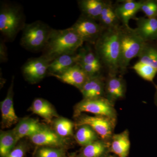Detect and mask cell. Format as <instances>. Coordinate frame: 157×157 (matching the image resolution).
Here are the masks:
<instances>
[{
    "label": "cell",
    "mask_w": 157,
    "mask_h": 157,
    "mask_svg": "<svg viewBox=\"0 0 157 157\" xmlns=\"http://www.w3.org/2000/svg\"><path fill=\"white\" fill-rule=\"evenodd\" d=\"M120 26L104 29L95 44V52L110 75L120 71Z\"/></svg>",
    "instance_id": "1"
},
{
    "label": "cell",
    "mask_w": 157,
    "mask_h": 157,
    "mask_svg": "<svg viewBox=\"0 0 157 157\" xmlns=\"http://www.w3.org/2000/svg\"><path fill=\"white\" fill-rule=\"evenodd\" d=\"M84 42L71 27L63 30L52 29L42 56L51 62L60 56L76 53Z\"/></svg>",
    "instance_id": "2"
},
{
    "label": "cell",
    "mask_w": 157,
    "mask_h": 157,
    "mask_svg": "<svg viewBox=\"0 0 157 157\" xmlns=\"http://www.w3.org/2000/svg\"><path fill=\"white\" fill-rule=\"evenodd\" d=\"M120 71L127 70L131 60L138 57L146 42L138 35L135 29L122 25L120 27Z\"/></svg>",
    "instance_id": "3"
},
{
    "label": "cell",
    "mask_w": 157,
    "mask_h": 157,
    "mask_svg": "<svg viewBox=\"0 0 157 157\" xmlns=\"http://www.w3.org/2000/svg\"><path fill=\"white\" fill-rule=\"evenodd\" d=\"M52 29L40 21L26 24L22 30L21 45L29 51L43 50L47 45Z\"/></svg>",
    "instance_id": "4"
},
{
    "label": "cell",
    "mask_w": 157,
    "mask_h": 157,
    "mask_svg": "<svg viewBox=\"0 0 157 157\" xmlns=\"http://www.w3.org/2000/svg\"><path fill=\"white\" fill-rule=\"evenodd\" d=\"M25 24L24 15L19 6L9 4L1 6L0 31L6 39H14Z\"/></svg>",
    "instance_id": "5"
},
{
    "label": "cell",
    "mask_w": 157,
    "mask_h": 157,
    "mask_svg": "<svg viewBox=\"0 0 157 157\" xmlns=\"http://www.w3.org/2000/svg\"><path fill=\"white\" fill-rule=\"evenodd\" d=\"M84 112L106 117L116 121L117 113L113 103L104 97L97 99H83L79 102L75 106L74 115L78 116Z\"/></svg>",
    "instance_id": "6"
},
{
    "label": "cell",
    "mask_w": 157,
    "mask_h": 157,
    "mask_svg": "<svg viewBox=\"0 0 157 157\" xmlns=\"http://www.w3.org/2000/svg\"><path fill=\"white\" fill-rule=\"evenodd\" d=\"M116 121L101 116L84 115L78 118L76 125L78 127L84 125L89 126L101 137V140L109 142L113 135Z\"/></svg>",
    "instance_id": "7"
},
{
    "label": "cell",
    "mask_w": 157,
    "mask_h": 157,
    "mask_svg": "<svg viewBox=\"0 0 157 157\" xmlns=\"http://www.w3.org/2000/svg\"><path fill=\"white\" fill-rule=\"evenodd\" d=\"M83 42L95 44L104 29L96 21L81 15L71 27Z\"/></svg>",
    "instance_id": "8"
},
{
    "label": "cell",
    "mask_w": 157,
    "mask_h": 157,
    "mask_svg": "<svg viewBox=\"0 0 157 157\" xmlns=\"http://www.w3.org/2000/svg\"><path fill=\"white\" fill-rule=\"evenodd\" d=\"M50 63L49 60L42 56L29 59L22 67L24 76L30 82H38L43 79L48 73Z\"/></svg>",
    "instance_id": "9"
},
{
    "label": "cell",
    "mask_w": 157,
    "mask_h": 157,
    "mask_svg": "<svg viewBox=\"0 0 157 157\" xmlns=\"http://www.w3.org/2000/svg\"><path fill=\"white\" fill-rule=\"evenodd\" d=\"M80 59L78 64L89 76L99 75L102 68V63L95 52L90 47L86 46L79 49Z\"/></svg>",
    "instance_id": "10"
},
{
    "label": "cell",
    "mask_w": 157,
    "mask_h": 157,
    "mask_svg": "<svg viewBox=\"0 0 157 157\" xmlns=\"http://www.w3.org/2000/svg\"><path fill=\"white\" fill-rule=\"evenodd\" d=\"M34 144L41 147L63 148L65 140L55 132L47 128L42 127L39 132L29 137Z\"/></svg>",
    "instance_id": "11"
},
{
    "label": "cell",
    "mask_w": 157,
    "mask_h": 157,
    "mask_svg": "<svg viewBox=\"0 0 157 157\" xmlns=\"http://www.w3.org/2000/svg\"><path fill=\"white\" fill-rule=\"evenodd\" d=\"M142 1L132 0L121 1L114 6L116 13L122 25L129 26V21L131 19H136V14L140 11Z\"/></svg>",
    "instance_id": "12"
},
{
    "label": "cell",
    "mask_w": 157,
    "mask_h": 157,
    "mask_svg": "<svg viewBox=\"0 0 157 157\" xmlns=\"http://www.w3.org/2000/svg\"><path fill=\"white\" fill-rule=\"evenodd\" d=\"M13 80L8 90L6 98L1 103L2 126L3 128H9L16 124L18 121L13 103Z\"/></svg>",
    "instance_id": "13"
},
{
    "label": "cell",
    "mask_w": 157,
    "mask_h": 157,
    "mask_svg": "<svg viewBox=\"0 0 157 157\" xmlns=\"http://www.w3.org/2000/svg\"><path fill=\"white\" fill-rule=\"evenodd\" d=\"M59 80L80 90L90 76L77 64L59 75H53Z\"/></svg>",
    "instance_id": "14"
},
{
    "label": "cell",
    "mask_w": 157,
    "mask_h": 157,
    "mask_svg": "<svg viewBox=\"0 0 157 157\" xmlns=\"http://www.w3.org/2000/svg\"><path fill=\"white\" fill-rule=\"evenodd\" d=\"M126 85L124 80L117 75H110L105 82V94L106 98L112 103L124 98Z\"/></svg>",
    "instance_id": "15"
},
{
    "label": "cell",
    "mask_w": 157,
    "mask_h": 157,
    "mask_svg": "<svg viewBox=\"0 0 157 157\" xmlns=\"http://www.w3.org/2000/svg\"><path fill=\"white\" fill-rule=\"evenodd\" d=\"M80 57L79 52L66 54L57 57L49 64L48 74L52 76L61 74L71 67L77 64Z\"/></svg>",
    "instance_id": "16"
},
{
    "label": "cell",
    "mask_w": 157,
    "mask_h": 157,
    "mask_svg": "<svg viewBox=\"0 0 157 157\" xmlns=\"http://www.w3.org/2000/svg\"><path fill=\"white\" fill-rule=\"evenodd\" d=\"M105 82L100 74L90 76L80 89L83 99L103 98L105 94Z\"/></svg>",
    "instance_id": "17"
},
{
    "label": "cell",
    "mask_w": 157,
    "mask_h": 157,
    "mask_svg": "<svg viewBox=\"0 0 157 157\" xmlns=\"http://www.w3.org/2000/svg\"><path fill=\"white\" fill-rule=\"evenodd\" d=\"M135 20L137 26L135 30L145 42L157 41V17H140Z\"/></svg>",
    "instance_id": "18"
},
{
    "label": "cell",
    "mask_w": 157,
    "mask_h": 157,
    "mask_svg": "<svg viewBox=\"0 0 157 157\" xmlns=\"http://www.w3.org/2000/svg\"><path fill=\"white\" fill-rule=\"evenodd\" d=\"M129 133L128 130L113 135L110 140L109 151L117 157H128L130 151Z\"/></svg>",
    "instance_id": "19"
},
{
    "label": "cell",
    "mask_w": 157,
    "mask_h": 157,
    "mask_svg": "<svg viewBox=\"0 0 157 157\" xmlns=\"http://www.w3.org/2000/svg\"><path fill=\"white\" fill-rule=\"evenodd\" d=\"M42 128L39 121L32 118L21 121L17 126L12 130L15 136L16 143L25 137H30Z\"/></svg>",
    "instance_id": "20"
},
{
    "label": "cell",
    "mask_w": 157,
    "mask_h": 157,
    "mask_svg": "<svg viewBox=\"0 0 157 157\" xmlns=\"http://www.w3.org/2000/svg\"><path fill=\"white\" fill-rule=\"evenodd\" d=\"M106 1L101 0H81L78 2V6L82 16L94 20H98Z\"/></svg>",
    "instance_id": "21"
},
{
    "label": "cell",
    "mask_w": 157,
    "mask_h": 157,
    "mask_svg": "<svg viewBox=\"0 0 157 157\" xmlns=\"http://www.w3.org/2000/svg\"><path fill=\"white\" fill-rule=\"evenodd\" d=\"M110 143L98 140L84 146L76 157H103L109 151Z\"/></svg>",
    "instance_id": "22"
},
{
    "label": "cell",
    "mask_w": 157,
    "mask_h": 157,
    "mask_svg": "<svg viewBox=\"0 0 157 157\" xmlns=\"http://www.w3.org/2000/svg\"><path fill=\"white\" fill-rule=\"evenodd\" d=\"M30 109L33 113L44 119L48 123H51L55 117H57L56 112L48 101L37 98L33 102Z\"/></svg>",
    "instance_id": "23"
},
{
    "label": "cell",
    "mask_w": 157,
    "mask_h": 157,
    "mask_svg": "<svg viewBox=\"0 0 157 157\" xmlns=\"http://www.w3.org/2000/svg\"><path fill=\"white\" fill-rule=\"evenodd\" d=\"M100 24L104 29L118 26L119 19L116 13L114 6L110 2L106 1V4L99 19Z\"/></svg>",
    "instance_id": "24"
},
{
    "label": "cell",
    "mask_w": 157,
    "mask_h": 157,
    "mask_svg": "<svg viewBox=\"0 0 157 157\" xmlns=\"http://www.w3.org/2000/svg\"><path fill=\"white\" fill-rule=\"evenodd\" d=\"M138 57V61L157 70V45L146 42Z\"/></svg>",
    "instance_id": "25"
},
{
    "label": "cell",
    "mask_w": 157,
    "mask_h": 157,
    "mask_svg": "<svg viewBox=\"0 0 157 157\" xmlns=\"http://www.w3.org/2000/svg\"><path fill=\"white\" fill-rule=\"evenodd\" d=\"M79 127L75 135V138L79 145L85 146L98 140L99 136L89 126L84 125Z\"/></svg>",
    "instance_id": "26"
},
{
    "label": "cell",
    "mask_w": 157,
    "mask_h": 157,
    "mask_svg": "<svg viewBox=\"0 0 157 157\" xmlns=\"http://www.w3.org/2000/svg\"><path fill=\"white\" fill-rule=\"evenodd\" d=\"M16 140L13 131L1 132L0 135V155L5 157L14 147Z\"/></svg>",
    "instance_id": "27"
},
{
    "label": "cell",
    "mask_w": 157,
    "mask_h": 157,
    "mask_svg": "<svg viewBox=\"0 0 157 157\" xmlns=\"http://www.w3.org/2000/svg\"><path fill=\"white\" fill-rule=\"evenodd\" d=\"M132 69L141 78L151 82H153L157 73V69L139 61L134 65Z\"/></svg>",
    "instance_id": "28"
},
{
    "label": "cell",
    "mask_w": 157,
    "mask_h": 157,
    "mask_svg": "<svg viewBox=\"0 0 157 157\" xmlns=\"http://www.w3.org/2000/svg\"><path fill=\"white\" fill-rule=\"evenodd\" d=\"M73 126L72 121L63 118L57 119L54 123L55 132L63 138L73 135Z\"/></svg>",
    "instance_id": "29"
},
{
    "label": "cell",
    "mask_w": 157,
    "mask_h": 157,
    "mask_svg": "<svg viewBox=\"0 0 157 157\" xmlns=\"http://www.w3.org/2000/svg\"><path fill=\"white\" fill-rule=\"evenodd\" d=\"M34 157H68L63 148L41 147L37 150Z\"/></svg>",
    "instance_id": "30"
},
{
    "label": "cell",
    "mask_w": 157,
    "mask_h": 157,
    "mask_svg": "<svg viewBox=\"0 0 157 157\" xmlns=\"http://www.w3.org/2000/svg\"><path fill=\"white\" fill-rule=\"evenodd\" d=\"M140 11L147 18L157 17V0L142 1Z\"/></svg>",
    "instance_id": "31"
},
{
    "label": "cell",
    "mask_w": 157,
    "mask_h": 157,
    "mask_svg": "<svg viewBox=\"0 0 157 157\" xmlns=\"http://www.w3.org/2000/svg\"><path fill=\"white\" fill-rule=\"evenodd\" d=\"M27 148L25 145L21 144L16 147L5 157H25Z\"/></svg>",
    "instance_id": "32"
},
{
    "label": "cell",
    "mask_w": 157,
    "mask_h": 157,
    "mask_svg": "<svg viewBox=\"0 0 157 157\" xmlns=\"http://www.w3.org/2000/svg\"><path fill=\"white\" fill-rule=\"evenodd\" d=\"M7 59V51L6 45L3 41H1L0 44V59L1 62H6Z\"/></svg>",
    "instance_id": "33"
},
{
    "label": "cell",
    "mask_w": 157,
    "mask_h": 157,
    "mask_svg": "<svg viewBox=\"0 0 157 157\" xmlns=\"http://www.w3.org/2000/svg\"><path fill=\"white\" fill-rule=\"evenodd\" d=\"M155 104L157 106V85L155 84Z\"/></svg>",
    "instance_id": "34"
},
{
    "label": "cell",
    "mask_w": 157,
    "mask_h": 157,
    "mask_svg": "<svg viewBox=\"0 0 157 157\" xmlns=\"http://www.w3.org/2000/svg\"><path fill=\"white\" fill-rule=\"evenodd\" d=\"M103 157H117L115 155H114L109 154V153L107 154V155H104V156H103Z\"/></svg>",
    "instance_id": "35"
}]
</instances>
